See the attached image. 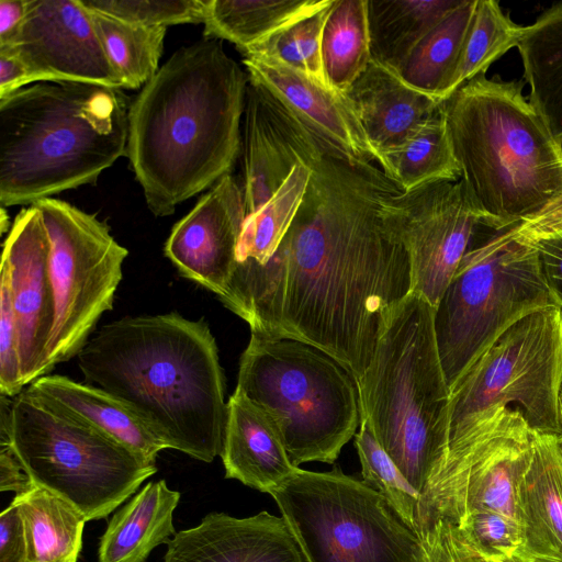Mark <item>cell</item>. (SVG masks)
I'll use <instances>...</instances> for the list:
<instances>
[{"label": "cell", "instance_id": "obj_47", "mask_svg": "<svg viewBox=\"0 0 562 562\" xmlns=\"http://www.w3.org/2000/svg\"><path fill=\"white\" fill-rule=\"evenodd\" d=\"M10 227V221L9 215L4 209V206H1L0 209V233L3 235L7 231H9Z\"/></svg>", "mask_w": 562, "mask_h": 562}, {"label": "cell", "instance_id": "obj_11", "mask_svg": "<svg viewBox=\"0 0 562 562\" xmlns=\"http://www.w3.org/2000/svg\"><path fill=\"white\" fill-rule=\"evenodd\" d=\"M561 393L562 310L549 305L507 328L450 392L449 441L513 404L533 430L561 435Z\"/></svg>", "mask_w": 562, "mask_h": 562}, {"label": "cell", "instance_id": "obj_25", "mask_svg": "<svg viewBox=\"0 0 562 562\" xmlns=\"http://www.w3.org/2000/svg\"><path fill=\"white\" fill-rule=\"evenodd\" d=\"M333 0H206L204 38L225 40L244 53L330 5Z\"/></svg>", "mask_w": 562, "mask_h": 562}, {"label": "cell", "instance_id": "obj_42", "mask_svg": "<svg viewBox=\"0 0 562 562\" xmlns=\"http://www.w3.org/2000/svg\"><path fill=\"white\" fill-rule=\"evenodd\" d=\"M0 562H26L23 526L13 503L0 515Z\"/></svg>", "mask_w": 562, "mask_h": 562}, {"label": "cell", "instance_id": "obj_29", "mask_svg": "<svg viewBox=\"0 0 562 562\" xmlns=\"http://www.w3.org/2000/svg\"><path fill=\"white\" fill-rule=\"evenodd\" d=\"M380 167L405 192L434 181L460 179L441 104L404 143L382 154Z\"/></svg>", "mask_w": 562, "mask_h": 562}, {"label": "cell", "instance_id": "obj_33", "mask_svg": "<svg viewBox=\"0 0 562 562\" xmlns=\"http://www.w3.org/2000/svg\"><path fill=\"white\" fill-rule=\"evenodd\" d=\"M362 481L379 492L395 514L419 537L435 522L425 497L411 484L361 420L355 435Z\"/></svg>", "mask_w": 562, "mask_h": 562}, {"label": "cell", "instance_id": "obj_2", "mask_svg": "<svg viewBox=\"0 0 562 562\" xmlns=\"http://www.w3.org/2000/svg\"><path fill=\"white\" fill-rule=\"evenodd\" d=\"M247 85L222 41L203 37L176 50L132 101L126 156L155 216L231 173Z\"/></svg>", "mask_w": 562, "mask_h": 562}, {"label": "cell", "instance_id": "obj_31", "mask_svg": "<svg viewBox=\"0 0 562 562\" xmlns=\"http://www.w3.org/2000/svg\"><path fill=\"white\" fill-rule=\"evenodd\" d=\"M322 63L329 87L346 93L371 59L368 0H334L322 33Z\"/></svg>", "mask_w": 562, "mask_h": 562}, {"label": "cell", "instance_id": "obj_15", "mask_svg": "<svg viewBox=\"0 0 562 562\" xmlns=\"http://www.w3.org/2000/svg\"><path fill=\"white\" fill-rule=\"evenodd\" d=\"M48 257L49 241L40 210L34 204L22 209L3 243L0 276L10 289L25 387L48 373L46 347L55 324Z\"/></svg>", "mask_w": 562, "mask_h": 562}, {"label": "cell", "instance_id": "obj_1", "mask_svg": "<svg viewBox=\"0 0 562 562\" xmlns=\"http://www.w3.org/2000/svg\"><path fill=\"white\" fill-rule=\"evenodd\" d=\"M296 143L311 168L302 204L271 257L235 267L218 299L251 333L316 347L358 382L412 292L394 216L400 188L380 167L349 159L302 123Z\"/></svg>", "mask_w": 562, "mask_h": 562}, {"label": "cell", "instance_id": "obj_21", "mask_svg": "<svg viewBox=\"0 0 562 562\" xmlns=\"http://www.w3.org/2000/svg\"><path fill=\"white\" fill-rule=\"evenodd\" d=\"M220 457L226 479L262 493H269L299 468L291 462L272 419L236 390L227 401Z\"/></svg>", "mask_w": 562, "mask_h": 562}, {"label": "cell", "instance_id": "obj_44", "mask_svg": "<svg viewBox=\"0 0 562 562\" xmlns=\"http://www.w3.org/2000/svg\"><path fill=\"white\" fill-rule=\"evenodd\" d=\"M35 81L26 66L13 54L0 50V99Z\"/></svg>", "mask_w": 562, "mask_h": 562}, {"label": "cell", "instance_id": "obj_34", "mask_svg": "<svg viewBox=\"0 0 562 562\" xmlns=\"http://www.w3.org/2000/svg\"><path fill=\"white\" fill-rule=\"evenodd\" d=\"M89 11L109 61L120 76L123 88H143L160 68L167 27L139 26Z\"/></svg>", "mask_w": 562, "mask_h": 562}, {"label": "cell", "instance_id": "obj_7", "mask_svg": "<svg viewBox=\"0 0 562 562\" xmlns=\"http://www.w3.org/2000/svg\"><path fill=\"white\" fill-rule=\"evenodd\" d=\"M235 390L272 419L295 467L334 463L361 423L352 375L300 340L251 333Z\"/></svg>", "mask_w": 562, "mask_h": 562}, {"label": "cell", "instance_id": "obj_37", "mask_svg": "<svg viewBox=\"0 0 562 562\" xmlns=\"http://www.w3.org/2000/svg\"><path fill=\"white\" fill-rule=\"evenodd\" d=\"M476 553L486 562L520 560L526 547L521 522L492 512H471L456 522Z\"/></svg>", "mask_w": 562, "mask_h": 562}, {"label": "cell", "instance_id": "obj_19", "mask_svg": "<svg viewBox=\"0 0 562 562\" xmlns=\"http://www.w3.org/2000/svg\"><path fill=\"white\" fill-rule=\"evenodd\" d=\"M297 120L248 79L241 125V191L246 217L259 211L300 161Z\"/></svg>", "mask_w": 562, "mask_h": 562}, {"label": "cell", "instance_id": "obj_27", "mask_svg": "<svg viewBox=\"0 0 562 562\" xmlns=\"http://www.w3.org/2000/svg\"><path fill=\"white\" fill-rule=\"evenodd\" d=\"M26 546V562H77L86 524L83 515L53 492L34 485L15 495Z\"/></svg>", "mask_w": 562, "mask_h": 562}, {"label": "cell", "instance_id": "obj_6", "mask_svg": "<svg viewBox=\"0 0 562 562\" xmlns=\"http://www.w3.org/2000/svg\"><path fill=\"white\" fill-rule=\"evenodd\" d=\"M356 385L361 420L426 499L450 432V390L426 300L411 292L397 305Z\"/></svg>", "mask_w": 562, "mask_h": 562}, {"label": "cell", "instance_id": "obj_39", "mask_svg": "<svg viewBox=\"0 0 562 562\" xmlns=\"http://www.w3.org/2000/svg\"><path fill=\"white\" fill-rule=\"evenodd\" d=\"M24 389L10 289L7 280L0 276V394L14 397Z\"/></svg>", "mask_w": 562, "mask_h": 562}, {"label": "cell", "instance_id": "obj_20", "mask_svg": "<svg viewBox=\"0 0 562 562\" xmlns=\"http://www.w3.org/2000/svg\"><path fill=\"white\" fill-rule=\"evenodd\" d=\"M345 94L380 157L379 166L383 153L404 143L441 104L373 60Z\"/></svg>", "mask_w": 562, "mask_h": 562}, {"label": "cell", "instance_id": "obj_32", "mask_svg": "<svg viewBox=\"0 0 562 562\" xmlns=\"http://www.w3.org/2000/svg\"><path fill=\"white\" fill-rule=\"evenodd\" d=\"M310 179L311 168L299 161L272 198L245 218L235 267L260 266L271 257L302 204Z\"/></svg>", "mask_w": 562, "mask_h": 562}, {"label": "cell", "instance_id": "obj_24", "mask_svg": "<svg viewBox=\"0 0 562 562\" xmlns=\"http://www.w3.org/2000/svg\"><path fill=\"white\" fill-rule=\"evenodd\" d=\"M30 386L153 464L166 449L130 406L97 386L55 374L44 375Z\"/></svg>", "mask_w": 562, "mask_h": 562}, {"label": "cell", "instance_id": "obj_8", "mask_svg": "<svg viewBox=\"0 0 562 562\" xmlns=\"http://www.w3.org/2000/svg\"><path fill=\"white\" fill-rule=\"evenodd\" d=\"M34 485L58 495L87 521L106 518L156 464L27 385L13 397L10 445Z\"/></svg>", "mask_w": 562, "mask_h": 562}, {"label": "cell", "instance_id": "obj_18", "mask_svg": "<svg viewBox=\"0 0 562 562\" xmlns=\"http://www.w3.org/2000/svg\"><path fill=\"white\" fill-rule=\"evenodd\" d=\"M164 562H307L283 517L266 510L237 518L212 512L176 532Z\"/></svg>", "mask_w": 562, "mask_h": 562}, {"label": "cell", "instance_id": "obj_12", "mask_svg": "<svg viewBox=\"0 0 562 562\" xmlns=\"http://www.w3.org/2000/svg\"><path fill=\"white\" fill-rule=\"evenodd\" d=\"M34 205L48 236L55 299V324L46 347L49 373L57 363L77 357L102 314L112 310L128 250L95 214L54 198Z\"/></svg>", "mask_w": 562, "mask_h": 562}, {"label": "cell", "instance_id": "obj_30", "mask_svg": "<svg viewBox=\"0 0 562 562\" xmlns=\"http://www.w3.org/2000/svg\"><path fill=\"white\" fill-rule=\"evenodd\" d=\"M477 0L460 4L393 70L406 85L442 103V95L471 26Z\"/></svg>", "mask_w": 562, "mask_h": 562}, {"label": "cell", "instance_id": "obj_17", "mask_svg": "<svg viewBox=\"0 0 562 562\" xmlns=\"http://www.w3.org/2000/svg\"><path fill=\"white\" fill-rule=\"evenodd\" d=\"M243 64L248 79L267 91L318 139L349 159L380 164V157L345 93L273 58L244 55Z\"/></svg>", "mask_w": 562, "mask_h": 562}, {"label": "cell", "instance_id": "obj_23", "mask_svg": "<svg viewBox=\"0 0 562 562\" xmlns=\"http://www.w3.org/2000/svg\"><path fill=\"white\" fill-rule=\"evenodd\" d=\"M180 493L165 480L149 482L119 509L100 539L99 562H146L151 551L176 535L173 512Z\"/></svg>", "mask_w": 562, "mask_h": 562}, {"label": "cell", "instance_id": "obj_43", "mask_svg": "<svg viewBox=\"0 0 562 562\" xmlns=\"http://www.w3.org/2000/svg\"><path fill=\"white\" fill-rule=\"evenodd\" d=\"M34 487L30 476L10 447H0V491L14 492L15 495Z\"/></svg>", "mask_w": 562, "mask_h": 562}, {"label": "cell", "instance_id": "obj_51", "mask_svg": "<svg viewBox=\"0 0 562 562\" xmlns=\"http://www.w3.org/2000/svg\"><path fill=\"white\" fill-rule=\"evenodd\" d=\"M509 562H518V561H516V560H512V561H509Z\"/></svg>", "mask_w": 562, "mask_h": 562}, {"label": "cell", "instance_id": "obj_28", "mask_svg": "<svg viewBox=\"0 0 562 562\" xmlns=\"http://www.w3.org/2000/svg\"><path fill=\"white\" fill-rule=\"evenodd\" d=\"M461 0H368L371 59L394 70Z\"/></svg>", "mask_w": 562, "mask_h": 562}, {"label": "cell", "instance_id": "obj_35", "mask_svg": "<svg viewBox=\"0 0 562 562\" xmlns=\"http://www.w3.org/2000/svg\"><path fill=\"white\" fill-rule=\"evenodd\" d=\"M524 32L495 0H477L473 20L442 95L446 101L461 86L516 47Z\"/></svg>", "mask_w": 562, "mask_h": 562}, {"label": "cell", "instance_id": "obj_14", "mask_svg": "<svg viewBox=\"0 0 562 562\" xmlns=\"http://www.w3.org/2000/svg\"><path fill=\"white\" fill-rule=\"evenodd\" d=\"M16 56L35 81H76L123 88L80 0H27L13 40L0 47Z\"/></svg>", "mask_w": 562, "mask_h": 562}, {"label": "cell", "instance_id": "obj_10", "mask_svg": "<svg viewBox=\"0 0 562 562\" xmlns=\"http://www.w3.org/2000/svg\"><path fill=\"white\" fill-rule=\"evenodd\" d=\"M307 562H416L420 537L383 496L335 467L297 468L269 493Z\"/></svg>", "mask_w": 562, "mask_h": 562}, {"label": "cell", "instance_id": "obj_36", "mask_svg": "<svg viewBox=\"0 0 562 562\" xmlns=\"http://www.w3.org/2000/svg\"><path fill=\"white\" fill-rule=\"evenodd\" d=\"M330 5L279 31L244 55L273 58L328 86L323 70L321 42Z\"/></svg>", "mask_w": 562, "mask_h": 562}, {"label": "cell", "instance_id": "obj_22", "mask_svg": "<svg viewBox=\"0 0 562 562\" xmlns=\"http://www.w3.org/2000/svg\"><path fill=\"white\" fill-rule=\"evenodd\" d=\"M526 531L524 555L562 562V437L536 432L530 461L520 482Z\"/></svg>", "mask_w": 562, "mask_h": 562}, {"label": "cell", "instance_id": "obj_49", "mask_svg": "<svg viewBox=\"0 0 562 562\" xmlns=\"http://www.w3.org/2000/svg\"><path fill=\"white\" fill-rule=\"evenodd\" d=\"M555 140L558 143L559 149H560L561 155H562V135L557 136Z\"/></svg>", "mask_w": 562, "mask_h": 562}, {"label": "cell", "instance_id": "obj_41", "mask_svg": "<svg viewBox=\"0 0 562 562\" xmlns=\"http://www.w3.org/2000/svg\"><path fill=\"white\" fill-rule=\"evenodd\" d=\"M527 239L537 249L543 277L562 310V227Z\"/></svg>", "mask_w": 562, "mask_h": 562}, {"label": "cell", "instance_id": "obj_4", "mask_svg": "<svg viewBox=\"0 0 562 562\" xmlns=\"http://www.w3.org/2000/svg\"><path fill=\"white\" fill-rule=\"evenodd\" d=\"M128 110L121 89L76 81H42L0 99L1 206L94 184L126 156Z\"/></svg>", "mask_w": 562, "mask_h": 562}, {"label": "cell", "instance_id": "obj_13", "mask_svg": "<svg viewBox=\"0 0 562 562\" xmlns=\"http://www.w3.org/2000/svg\"><path fill=\"white\" fill-rule=\"evenodd\" d=\"M394 216L411 262L412 293L434 308L464 255L504 228L476 205L465 183L439 180L394 195Z\"/></svg>", "mask_w": 562, "mask_h": 562}, {"label": "cell", "instance_id": "obj_46", "mask_svg": "<svg viewBox=\"0 0 562 562\" xmlns=\"http://www.w3.org/2000/svg\"><path fill=\"white\" fill-rule=\"evenodd\" d=\"M27 0L0 1V47L9 44L18 33L26 14Z\"/></svg>", "mask_w": 562, "mask_h": 562}, {"label": "cell", "instance_id": "obj_9", "mask_svg": "<svg viewBox=\"0 0 562 562\" xmlns=\"http://www.w3.org/2000/svg\"><path fill=\"white\" fill-rule=\"evenodd\" d=\"M520 223L497 229L472 247L434 308L450 392L507 328L537 310L557 305L537 249L518 232Z\"/></svg>", "mask_w": 562, "mask_h": 562}, {"label": "cell", "instance_id": "obj_40", "mask_svg": "<svg viewBox=\"0 0 562 562\" xmlns=\"http://www.w3.org/2000/svg\"><path fill=\"white\" fill-rule=\"evenodd\" d=\"M416 562H486L469 544L453 521L438 517L420 537Z\"/></svg>", "mask_w": 562, "mask_h": 562}, {"label": "cell", "instance_id": "obj_48", "mask_svg": "<svg viewBox=\"0 0 562 562\" xmlns=\"http://www.w3.org/2000/svg\"><path fill=\"white\" fill-rule=\"evenodd\" d=\"M516 561H517V560H516ZM518 562H520V561H518ZM521 562H561V561L531 559V560L521 561Z\"/></svg>", "mask_w": 562, "mask_h": 562}, {"label": "cell", "instance_id": "obj_38", "mask_svg": "<svg viewBox=\"0 0 562 562\" xmlns=\"http://www.w3.org/2000/svg\"><path fill=\"white\" fill-rule=\"evenodd\" d=\"M89 10L147 27L203 23L206 0H80Z\"/></svg>", "mask_w": 562, "mask_h": 562}, {"label": "cell", "instance_id": "obj_5", "mask_svg": "<svg viewBox=\"0 0 562 562\" xmlns=\"http://www.w3.org/2000/svg\"><path fill=\"white\" fill-rule=\"evenodd\" d=\"M524 86L482 72L441 103L460 178L501 227L562 196L561 151Z\"/></svg>", "mask_w": 562, "mask_h": 562}, {"label": "cell", "instance_id": "obj_3", "mask_svg": "<svg viewBox=\"0 0 562 562\" xmlns=\"http://www.w3.org/2000/svg\"><path fill=\"white\" fill-rule=\"evenodd\" d=\"M85 381L130 406L166 449L210 463L227 418L225 378L205 321L177 312L104 325L77 355Z\"/></svg>", "mask_w": 562, "mask_h": 562}, {"label": "cell", "instance_id": "obj_26", "mask_svg": "<svg viewBox=\"0 0 562 562\" xmlns=\"http://www.w3.org/2000/svg\"><path fill=\"white\" fill-rule=\"evenodd\" d=\"M516 47L530 88L529 102L552 135H562V2L524 26Z\"/></svg>", "mask_w": 562, "mask_h": 562}, {"label": "cell", "instance_id": "obj_45", "mask_svg": "<svg viewBox=\"0 0 562 562\" xmlns=\"http://www.w3.org/2000/svg\"><path fill=\"white\" fill-rule=\"evenodd\" d=\"M562 227V196L552 201L535 216L521 222L518 226L520 235L533 238Z\"/></svg>", "mask_w": 562, "mask_h": 562}, {"label": "cell", "instance_id": "obj_50", "mask_svg": "<svg viewBox=\"0 0 562 562\" xmlns=\"http://www.w3.org/2000/svg\"><path fill=\"white\" fill-rule=\"evenodd\" d=\"M560 412H561V425H562V393H561V397H560ZM561 437H562V434H561Z\"/></svg>", "mask_w": 562, "mask_h": 562}, {"label": "cell", "instance_id": "obj_16", "mask_svg": "<svg viewBox=\"0 0 562 562\" xmlns=\"http://www.w3.org/2000/svg\"><path fill=\"white\" fill-rule=\"evenodd\" d=\"M246 218L241 187L222 177L171 229L165 256L179 273L222 296L236 265Z\"/></svg>", "mask_w": 562, "mask_h": 562}]
</instances>
